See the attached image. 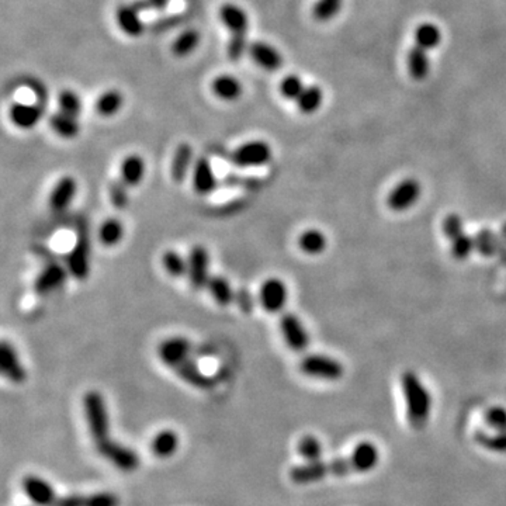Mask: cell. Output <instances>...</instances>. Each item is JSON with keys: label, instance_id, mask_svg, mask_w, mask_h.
Here are the masks:
<instances>
[{"label": "cell", "instance_id": "6da1fadb", "mask_svg": "<svg viewBox=\"0 0 506 506\" xmlns=\"http://www.w3.org/2000/svg\"><path fill=\"white\" fill-rule=\"evenodd\" d=\"M85 418L98 453L121 471L130 473L140 467V455L133 449L110 438V420L105 401L99 391H89L83 398Z\"/></svg>", "mask_w": 506, "mask_h": 506}, {"label": "cell", "instance_id": "7a4b0ae2", "mask_svg": "<svg viewBox=\"0 0 506 506\" xmlns=\"http://www.w3.org/2000/svg\"><path fill=\"white\" fill-rule=\"evenodd\" d=\"M380 463V450L373 442H361L349 455L332 461H315L296 465L290 470V480L296 484L318 482L329 477H346L374 470Z\"/></svg>", "mask_w": 506, "mask_h": 506}, {"label": "cell", "instance_id": "3957f363", "mask_svg": "<svg viewBox=\"0 0 506 506\" xmlns=\"http://www.w3.org/2000/svg\"><path fill=\"white\" fill-rule=\"evenodd\" d=\"M401 388L406 405V419L412 429L422 430L432 413V396L419 376L411 370L401 376Z\"/></svg>", "mask_w": 506, "mask_h": 506}, {"label": "cell", "instance_id": "277c9868", "mask_svg": "<svg viewBox=\"0 0 506 506\" xmlns=\"http://www.w3.org/2000/svg\"><path fill=\"white\" fill-rule=\"evenodd\" d=\"M220 19L231 33L228 56L231 61H239L247 51V34L249 30L248 14L235 3H224L220 9Z\"/></svg>", "mask_w": 506, "mask_h": 506}, {"label": "cell", "instance_id": "5b68a950", "mask_svg": "<svg viewBox=\"0 0 506 506\" xmlns=\"http://www.w3.org/2000/svg\"><path fill=\"white\" fill-rule=\"evenodd\" d=\"M68 272L76 280H86L91 273V237L88 224H78L76 242L66 257Z\"/></svg>", "mask_w": 506, "mask_h": 506}, {"label": "cell", "instance_id": "8992f818", "mask_svg": "<svg viewBox=\"0 0 506 506\" xmlns=\"http://www.w3.org/2000/svg\"><path fill=\"white\" fill-rule=\"evenodd\" d=\"M301 373L319 380L336 381L341 380L345 374L344 364L335 357L325 354H308L300 363Z\"/></svg>", "mask_w": 506, "mask_h": 506}, {"label": "cell", "instance_id": "52a82bcc", "mask_svg": "<svg viewBox=\"0 0 506 506\" xmlns=\"http://www.w3.org/2000/svg\"><path fill=\"white\" fill-rule=\"evenodd\" d=\"M272 148L267 143L256 140L249 141L234 150L229 160L238 167H257L272 160Z\"/></svg>", "mask_w": 506, "mask_h": 506}, {"label": "cell", "instance_id": "ba28073f", "mask_svg": "<svg viewBox=\"0 0 506 506\" xmlns=\"http://www.w3.org/2000/svg\"><path fill=\"white\" fill-rule=\"evenodd\" d=\"M187 276L190 287L195 291H200L207 287L210 280V254L208 251L202 247L196 245L192 248L187 257Z\"/></svg>", "mask_w": 506, "mask_h": 506}, {"label": "cell", "instance_id": "9c48e42d", "mask_svg": "<svg viewBox=\"0 0 506 506\" xmlns=\"http://www.w3.org/2000/svg\"><path fill=\"white\" fill-rule=\"evenodd\" d=\"M422 196V186L416 179L408 177L401 180L388 195L387 205L396 211L403 212L412 208L416 202H419Z\"/></svg>", "mask_w": 506, "mask_h": 506}, {"label": "cell", "instance_id": "30bf717a", "mask_svg": "<svg viewBox=\"0 0 506 506\" xmlns=\"http://www.w3.org/2000/svg\"><path fill=\"white\" fill-rule=\"evenodd\" d=\"M280 331L293 352H304L309 345V335L301 319L296 314H284L280 318Z\"/></svg>", "mask_w": 506, "mask_h": 506}, {"label": "cell", "instance_id": "8fae6325", "mask_svg": "<svg viewBox=\"0 0 506 506\" xmlns=\"http://www.w3.org/2000/svg\"><path fill=\"white\" fill-rule=\"evenodd\" d=\"M287 299H289L287 286L280 279L276 277L267 279L260 287L259 300L262 306L270 314H277L283 311L287 304Z\"/></svg>", "mask_w": 506, "mask_h": 506}, {"label": "cell", "instance_id": "7c38bea8", "mask_svg": "<svg viewBox=\"0 0 506 506\" xmlns=\"http://www.w3.org/2000/svg\"><path fill=\"white\" fill-rule=\"evenodd\" d=\"M192 352V345L186 338L173 336L162 341L158 346L159 358L170 368L187 358Z\"/></svg>", "mask_w": 506, "mask_h": 506}, {"label": "cell", "instance_id": "4fadbf2b", "mask_svg": "<svg viewBox=\"0 0 506 506\" xmlns=\"http://www.w3.org/2000/svg\"><path fill=\"white\" fill-rule=\"evenodd\" d=\"M0 370L1 374L14 384L26 381V368L20 363L16 349L7 341H3L0 345Z\"/></svg>", "mask_w": 506, "mask_h": 506}, {"label": "cell", "instance_id": "5bb4252c", "mask_svg": "<svg viewBox=\"0 0 506 506\" xmlns=\"http://www.w3.org/2000/svg\"><path fill=\"white\" fill-rule=\"evenodd\" d=\"M183 381L199 390H210L215 386V381L202 371L200 366L189 356L177 366L172 368Z\"/></svg>", "mask_w": 506, "mask_h": 506}, {"label": "cell", "instance_id": "9a60e30c", "mask_svg": "<svg viewBox=\"0 0 506 506\" xmlns=\"http://www.w3.org/2000/svg\"><path fill=\"white\" fill-rule=\"evenodd\" d=\"M44 105L43 104H26V103H14L9 110V115L11 123L21 130L34 128L40 120L43 118Z\"/></svg>", "mask_w": 506, "mask_h": 506}, {"label": "cell", "instance_id": "2e32d148", "mask_svg": "<svg viewBox=\"0 0 506 506\" xmlns=\"http://www.w3.org/2000/svg\"><path fill=\"white\" fill-rule=\"evenodd\" d=\"M120 500L111 492H98L92 495H55L50 506H118Z\"/></svg>", "mask_w": 506, "mask_h": 506}, {"label": "cell", "instance_id": "e0dca14e", "mask_svg": "<svg viewBox=\"0 0 506 506\" xmlns=\"http://www.w3.org/2000/svg\"><path fill=\"white\" fill-rule=\"evenodd\" d=\"M23 490L36 506H50L56 495L50 482L37 475H27L23 480Z\"/></svg>", "mask_w": 506, "mask_h": 506}, {"label": "cell", "instance_id": "ac0fdd59", "mask_svg": "<svg viewBox=\"0 0 506 506\" xmlns=\"http://www.w3.org/2000/svg\"><path fill=\"white\" fill-rule=\"evenodd\" d=\"M193 187L197 195L208 196L218 187V180L214 169L207 158H199L193 167Z\"/></svg>", "mask_w": 506, "mask_h": 506}, {"label": "cell", "instance_id": "d6986e66", "mask_svg": "<svg viewBox=\"0 0 506 506\" xmlns=\"http://www.w3.org/2000/svg\"><path fill=\"white\" fill-rule=\"evenodd\" d=\"M248 51L253 61L264 71L276 72L283 66L282 53L264 41H253Z\"/></svg>", "mask_w": 506, "mask_h": 506}, {"label": "cell", "instance_id": "ffe728a7", "mask_svg": "<svg viewBox=\"0 0 506 506\" xmlns=\"http://www.w3.org/2000/svg\"><path fill=\"white\" fill-rule=\"evenodd\" d=\"M120 30L128 37H141L145 31V24L140 17V11L134 4H121L115 13Z\"/></svg>", "mask_w": 506, "mask_h": 506}, {"label": "cell", "instance_id": "44dd1931", "mask_svg": "<svg viewBox=\"0 0 506 506\" xmlns=\"http://www.w3.org/2000/svg\"><path fill=\"white\" fill-rule=\"evenodd\" d=\"M66 280V270L56 263L48 264L36 279L34 291L38 296H47L53 290L59 289Z\"/></svg>", "mask_w": 506, "mask_h": 506}, {"label": "cell", "instance_id": "7402d4cb", "mask_svg": "<svg viewBox=\"0 0 506 506\" xmlns=\"http://www.w3.org/2000/svg\"><path fill=\"white\" fill-rule=\"evenodd\" d=\"M78 185L72 176H63L53 186L50 196V205L53 211L66 210L76 196Z\"/></svg>", "mask_w": 506, "mask_h": 506}, {"label": "cell", "instance_id": "603a6c76", "mask_svg": "<svg viewBox=\"0 0 506 506\" xmlns=\"http://www.w3.org/2000/svg\"><path fill=\"white\" fill-rule=\"evenodd\" d=\"M145 176V162L140 155H128L120 165V179L128 186H138Z\"/></svg>", "mask_w": 506, "mask_h": 506}, {"label": "cell", "instance_id": "cb8c5ba5", "mask_svg": "<svg viewBox=\"0 0 506 506\" xmlns=\"http://www.w3.org/2000/svg\"><path fill=\"white\" fill-rule=\"evenodd\" d=\"M192 163H193V148L189 144H180L175 151L172 166H170V176L175 183L180 185L185 182L186 176L189 175Z\"/></svg>", "mask_w": 506, "mask_h": 506}, {"label": "cell", "instance_id": "d4e9b609", "mask_svg": "<svg viewBox=\"0 0 506 506\" xmlns=\"http://www.w3.org/2000/svg\"><path fill=\"white\" fill-rule=\"evenodd\" d=\"M212 93L225 101H234L242 95V83L232 75H220L211 83Z\"/></svg>", "mask_w": 506, "mask_h": 506}, {"label": "cell", "instance_id": "484cf974", "mask_svg": "<svg viewBox=\"0 0 506 506\" xmlns=\"http://www.w3.org/2000/svg\"><path fill=\"white\" fill-rule=\"evenodd\" d=\"M50 125L52 131L65 140H73L78 137L81 131V125L78 124V118L69 115L63 111H56L50 117Z\"/></svg>", "mask_w": 506, "mask_h": 506}, {"label": "cell", "instance_id": "4316f807", "mask_svg": "<svg viewBox=\"0 0 506 506\" xmlns=\"http://www.w3.org/2000/svg\"><path fill=\"white\" fill-rule=\"evenodd\" d=\"M207 289L212 300L221 306H228L235 300V293L231 287V283L222 276H211Z\"/></svg>", "mask_w": 506, "mask_h": 506}, {"label": "cell", "instance_id": "83f0119b", "mask_svg": "<svg viewBox=\"0 0 506 506\" xmlns=\"http://www.w3.org/2000/svg\"><path fill=\"white\" fill-rule=\"evenodd\" d=\"M179 448V436L175 430L166 429L159 432L152 440V453L159 458H167L176 453Z\"/></svg>", "mask_w": 506, "mask_h": 506}, {"label": "cell", "instance_id": "f1b7e54d", "mask_svg": "<svg viewBox=\"0 0 506 506\" xmlns=\"http://www.w3.org/2000/svg\"><path fill=\"white\" fill-rule=\"evenodd\" d=\"M430 61L428 51L415 46L408 53V71L415 81H423L429 75Z\"/></svg>", "mask_w": 506, "mask_h": 506}, {"label": "cell", "instance_id": "f546056e", "mask_svg": "<svg viewBox=\"0 0 506 506\" xmlns=\"http://www.w3.org/2000/svg\"><path fill=\"white\" fill-rule=\"evenodd\" d=\"M442 41V31L432 23H423L415 30V46L429 51L436 48Z\"/></svg>", "mask_w": 506, "mask_h": 506}, {"label": "cell", "instance_id": "4dcf8cb0", "mask_svg": "<svg viewBox=\"0 0 506 506\" xmlns=\"http://www.w3.org/2000/svg\"><path fill=\"white\" fill-rule=\"evenodd\" d=\"M328 239L319 229H306L299 238V247L306 254H321L326 249Z\"/></svg>", "mask_w": 506, "mask_h": 506}, {"label": "cell", "instance_id": "1f68e13d", "mask_svg": "<svg viewBox=\"0 0 506 506\" xmlns=\"http://www.w3.org/2000/svg\"><path fill=\"white\" fill-rule=\"evenodd\" d=\"M474 241H475V251L485 257L497 256L501 245V237H498L490 228H484L478 231L474 235Z\"/></svg>", "mask_w": 506, "mask_h": 506}, {"label": "cell", "instance_id": "d6a6232c", "mask_svg": "<svg viewBox=\"0 0 506 506\" xmlns=\"http://www.w3.org/2000/svg\"><path fill=\"white\" fill-rule=\"evenodd\" d=\"M200 33L195 29H189L186 31H183L173 43L172 46V52L177 56V58H185L187 55H190L193 51L199 47L200 44Z\"/></svg>", "mask_w": 506, "mask_h": 506}, {"label": "cell", "instance_id": "836d02e7", "mask_svg": "<svg viewBox=\"0 0 506 506\" xmlns=\"http://www.w3.org/2000/svg\"><path fill=\"white\" fill-rule=\"evenodd\" d=\"M124 237V227L117 218L105 220L99 228V241L104 247H115Z\"/></svg>", "mask_w": 506, "mask_h": 506}, {"label": "cell", "instance_id": "e575fe53", "mask_svg": "<svg viewBox=\"0 0 506 506\" xmlns=\"http://www.w3.org/2000/svg\"><path fill=\"white\" fill-rule=\"evenodd\" d=\"M123 103H124L123 95L118 91L111 89L99 96L95 107H96L98 114L101 117H113L114 114H117L120 111V108L123 107Z\"/></svg>", "mask_w": 506, "mask_h": 506}, {"label": "cell", "instance_id": "d590c367", "mask_svg": "<svg viewBox=\"0 0 506 506\" xmlns=\"http://www.w3.org/2000/svg\"><path fill=\"white\" fill-rule=\"evenodd\" d=\"M296 101L303 114H314L322 105L324 93L319 86H305L303 93Z\"/></svg>", "mask_w": 506, "mask_h": 506}, {"label": "cell", "instance_id": "8d00e7d4", "mask_svg": "<svg viewBox=\"0 0 506 506\" xmlns=\"http://www.w3.org/2000/svg\"><path fill=\"white\" fill-rule=\"evenodd\" d=\"M162 264L166 273L175 279L187 274V259L176 251H166L162 256Z\"/></svg>", "mask_w": 506, "mask_h": 506}, {"label": "cell", "instance_id": "74e56055", "mask_svg": "<svg viewBox=\"0 0 506 506\" xmlns=\"http://www.w3.org/2000/svg\"><path fill=\"white\" fill-rule=\"evenodd\" d=\"M297 450H299V455H301L306 463L321 461L322 443L319 442V439L316 436L306 435L300 439Z\"/></svg>", "mask_w": 506, "mask_h": 506}, {"label": "cell", "instance_id": "f35d334b", "mask_svg": "<svg viewBox=\"0 0 506 506\" xmlns=\"http://www.w3.org/2000/svg\"><path fill=\"white\" fill-rule=\"evenodd\" d=\"M475 442L484 449L494 453H506V430L495 432L494 435H488L484 432L475 433Z\"/></svg>", "mask_w": 506, "mask_h": 506}, {"label": "cell", "instance_id": "ab89813d", "mask_svg": "<svg viewBox=\"0 0 506 506\" xmlns=\"http://www.w3.org/2000/svg\"><path fill=\"white\" fill-rule=\"evenodd\" d=\"M344 0H316L312 7V16L318 21L332 20L342 9Z\"/></svg>", "mask_w": 506, "mask_h": 506}, {"label": "cell", "instance_id": "60d3db41", "mask_svg": "<svg viewBox=\"0 0 506 506\" xmlns=\"http://www.w3.org/2000/svg\"><path fill=\"white\" fill-rule=\"evenodd\" d=\"M304 88H305V85H304L301 78L294 73L284 76L279 85V91L282 93V96L287 100H297L300 98V95L303 93Z\"/></svg>", "mask_w": 506, "mask_h": 506}, {"label": "cell", "instance_id": "b9f144b4", "mask_svg": "<svg viewBox=\"0 0 506 506\" xmlns=\"http://www.w3.org/2000/svg\"><path fill=\"white\" fill-rule=\"evenodd\" d=\"M108 197H110V202L114 208H117V210L127 208L128 202H130L128 186L121 179L113 180L108 186Z\"/></svg>", "mask_w": 506, "mask_h": 506}, {"label": "cell", "instance_id": "7bdbcfd3", "mask_svg": "<svg viewBox=\"0 0 506 506\" xmlns=\"http://www.w3.org/2000/svg\"><path fill=\"white\" fill-rule=\"evenodd\" d=\"M58 104H59V110L73 115V117H79L82 113V101L81 98L72 92V91H63L59 93L58 96Z\"/></svg>", "mask_w": 506, "mask_h": 506}, {"label": "cell", "instance_id": "ee69618b", "mask_svg": "<svg viewBox=\"0 0 506 506\" xmlns=\"http://www.w3.org/2000/svg\"><path fill=\"white\" fill-rule=\"evenodd\" d=\"M474 251H475L474 237L465 232L452 241V254L457 260H465Z\"/></svg>", "mask_w": 506, "mask_h": 506}, {"label": "cell", "instance_id": "f6af8a7d", "mask_svg": "<svg viewBox=\"0 0 506 506\" xmlns=\"http://www.w3.org/2000/svg\"><path fill=\"white\" fill-rule=\"evenodd\" d=\"M485 423L495 432L506 430V409L502 406H491L484 415Z\"/></svg>", "mask_w": 506, "mask_h": 506}, {"label": "cell", "instance_id": "bcb514c9", "mask_svg": "<svg viewBox=\"0 0 506 506\" xmlns=\"http://www.w3.org/2000/svg\"><path fill=\"white\" fill-rule=\"evenodd\" d=\"M443 234L448 239L453 241L461 234H464V221L458 214H449L443 221Z\"/></svg>", "mask_w": 506, "mask_h": 506}, {"label": "cell", "instance_id": "7dc6e473", "mask_svg": "<svg viewBox=\"0 0 506 506\" xmlns=\"http://www.w3.org/2000/svg\"><path fill=\"white\" fill-rule=\"evenodd\" d=\"M237 304L239 305L241 311L245 314H251L253 309V299L251 291L248 289H239L235 294Z\"/></svg>", "mask_w": 506, "mask_h": 506}, {"label": "cell", "instance_id": "c3c4849f", "mask_svg": "<svg viewBox=\"0 0 506 506\" xmlns=\"http://www.w3.org/2000/svg\"><path fill=\"white\" fill-rule=\"evenodd\" d=\"M147 1H148L151 9H155L158 11L165 10L167 7V4H169V0H147Z\"/></svg>", "mask_w": 506, "mask_h": 506}, {"label": "cell", "instance_id": "681fc988", "mask_svg": "<svg viewBox=\"0 0 506 506\" xmlns=\"http://www.w3.org/2000/svg\"><path fill=\"white\" fill-rule=\"evenodd\" d=\"M497 256L506 264V241L505 239H502V238H501V245H500V249H498Z\"/></svg>", "mask_w": 506, "mask_h": 506}, {"label": "cell", "instance_id": "f907efd6", "mask_svg": "<svg viewBox=\"0 0 506 506\" xmlns=\"http://www.w3.org/2000/svg\"><path fill=\"white\" fill-rule=\"evenodd\" d=\"M500 237L506 241V222L502 225V228H501V235H500Z\"/></svg>", "mask_w": 506, "mask_h": 506}]
</instances>
